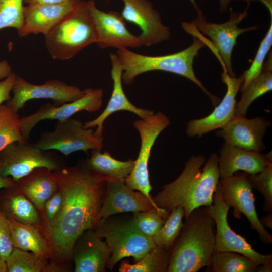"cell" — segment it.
Wrapping results in <instances>:
<instances>
[{"label":"cell","instance_id":"obj_1","mask_svg":"<svg viewBox=\"0 0 272 272\" xmlns=\"http://www.w3.org/2000/svg\"><path fill=\"white\" fill-rule=\"evenodd\" d=\"M61 193L60 209L49 222L44 223L42 235L57 262L70 260L79 236L93 229L103 202L106 182L110 178L96 174L84 162L52 171Z\"/></svg>","mask_w":272,"mask_h":272},{"label":"cell","instance_id":"obj_2","mask_svg":"<svg viewBox=\"0 0 272 272\" xmlns=\"http://www.w3.org/2000/svg\"><path fill=\"white\" fill-rule=\"evenodd\" d=\"M219 178L217 153H213L207 159L203 155H193L181 174L163 185L153 200L157 206L169 213L175 207H183L186 219L194 209L212 205Z\"/></svg>","mask_w":272,"mask_h":272},{"label":"cell","instance_id":"obj_3","mask_svg":"<svg viewBox=\"0 0 272 272\" xmlns=\"http://www.w3.org/2000/svg\"><path fill=\"white\" fill-rule=\"evenodd\" d=\"M203 206L194 209L170 249L167 272H197L208 266L214 251L215 222Z\"/></svg>","mask_w":272,"mask_h":272},{"label":"cell","instance_id":"obj_4","mask_svg":"<svg viewBox=\"0 0 272 272\" xmlns=\"http://www.w3.org/2000/svg\"><path fill=\"white\" fill-rule=\"evenodd\" d=\"M207 43L198 36H194L193 43L179 52L159 56L143 55L128 49H118L116 54L121 64L122 82L131 85L137 77L143 73L162 71L174 73L189 79L198 86L210 98L214 105L219 100L211 94L196 77L193 67L194 58Z\"/></svg>","mask_w":272,"mask_h":272},{"label":"cell","instance_id":"obj_5","mask_svg":"<svg viewBox=\"0 0 272 272\" xmlns=\"http://www.w3.org/2000/svg\"><path fill=\"white\" fill-rule=\"evenodd\" d=\"M44 36L50 56L61 61L72 58L85 47L96 43L97 36L89 1L79 0L74 9Z\"/></svg>","mask_w":272,"mask_h":272},{"label":"cell","instance_id":"obj_6","mask_svg":"<svg viewBox=\"0 0 272 272\" xmlns=\"http://www.w3.org/2000/svg\"><path fill=\"white\" fill-rule=\"evenodd\" d=\"M93 230L99 237L105 239L111 251L106 267L110 270L124 258L132 257L135 262L139 261L156 246L153 238L140 232L131 220L124 221L109 217L101 219Z\"/></svg>","mask_w":272,"mask_h":272},{"label":"cell","instance_id":"obj_7","mask_svg":"<svg viewBox=\"0 0 272 272\" xmlns=\"http://www.w3.org/2000/svg\"><path fill=\"white\" fill-rule=\"evenodd\" d=\"M170 123L169 118L160 111L133 122L134 127L140 134V148L133 168L125 183L130 189L142 193L154 204L150 196L152 188L149 178V161L156 139Z\"/></svg>","mask_w":272,"mask_h":272},{"label":"cell","instance_id":"obj_8","mask_svg":"<svg viewBox=\"0 0 272 272\" xmlns=\"http://www.w3.org/2000/svg\"><path fill=\"white\" fill-rule=\"evenodd\" d=\"M47 151L28 141L13 142L0 151V174L16 182L37 168L54 171L61 167L59 160Z\"/></svg>","mask_w":272,"mask_h":272},{"label":"cell","instance_id":"obj_9","mask_svg":"<svg viewBox=\"0 0 272 272\" xmlns=\"http://www.w3.org/2000/svg\"><path fill=\"white\" fill-rule=\"evenodd\" d=\"M103 140L93 128H85L81 121L71 117L58 121L53 131L42 132L36 144L43 150H57L67 157L78 151L101 150Z\"/></svg>","mask_w":272,"mask_h":272},{"label":"cell","instance_id":"obj_10","mask_svg":"<svg viewBox=\"0 0 272 272\" xmlns=\"http://www.w3.org/2000/svg\"><path fill=\"white\" fill-rule=\"evenodd\" d=\"M221 196L225 202L234 209L235 218L240 219L244 214L252 229L258 233L261 241L266 244L272 243V235L260 223L255 208V198L248 174L237 171L232 176L219 180Z\"/></svg>","mask_w":272,"mask_h":272},{"label":"cell","instance_id":"obj_11","mask_svg":"<svg viewBox=\"0 0 272 272\" xmlns=\"http://www.w3.org/2000/svg\"><path fill=\"white\" fill-rule=\"evenodd\" d=\"M250 4L247 3V8L242 13H237L230 8V19L223 23L207 22L200 10L197 11V17L191 23L195 28L211 39L219 54L224 71L231 77H235L232 67L231 56L238 37L246 31L258 28L257 26L246 28L238 27L239 24L247 17Z\"/></svg>","mask_w":272,"mask_h":272},{"label":"cell","instance_id":"obj_12","mask_svg":"<svg viewBox=\"0 0 272 272\" xmlns=\"http://www.w3.org/2000/svg\"><path fill=\"white\" fill-rule=\"evenodd\" d=\"M12 92L13 96L7 101L6 105L15 113L32 99H50L54 105L59 106L75 101L85 94L84 89L59 79H49L42 84L36 85L17 74Z\"/></svg>","mask_w":272,"mask_h":272},{"label":"cell","instance_id":"obj_13","mask_svg":"<svg viewBox=\"0 0 272 272\" xmlns=\"http://www.w3.org/2000/svg\"><path fill=\"white\" fill-rule=\"evenodd\" d=\"M229 208L222 199L219 181L213 203L209 206L210 214L216 226L214 251L238 252L256 259L261 264L271 261V254L264 255L257 252L244 237L231 228L227 220Z\"/></svg>","mask_w":272,"mask_h":272},{"label":"cell","instance_id":"obj_14","mask_svg":"<svg viewBox=\"0 0 272 272\" xmlns=\"http://www.w3.org/2000/svg\"><path fill=\"white\" fill-rule=\"evenodd\" d=\"M81 98L59 106L46 103L34 113L20 118V128L23 139L28 141L33 128L44 120H63L82 111L94 112L102 106L103 90L102 88H87Z\"/></svg>","mask_w":272,"mask_h":272},{"label":"cell","instance_id":"obj_15","mask_svg":"<svg viewBox=\"0 0 272 272\" xmlns=\"http://www.w3.org/2000/svg\"><path fill=\"white\" fill-rule=\"evenodd\" d=\"M89 8L97 36L96 44L100 48L118 50L143 46L139 36L131 33L126 27L121 14L114 11H102L93 0H89Z\"/></svg>","mask_w":272,"mask_h":272},{"label":"cell","instance_id":"obj_16","mask_svg":"<svg viewBox=\"0 0 272 272\" xmlns=\"http://www.w3.org/2000/svg\"><path fill=\"white\" fill-rule=\"evenodd\" d=\"M155 210L164 219L169 213L152 202L140 191L129 188L125 182L110 178L106 182L104 199L98 213L96 224L101 219L123 212Z\"/></svg>","mask_w":272,"mask_h":272},{"label":"cell","instance_id":"obj_17","mask_svg":"<svg viewBox=\"0 0 272 272\" xmlns=\"http://www.w3.org/2000/svg\"><path fill=\"white\" fill-rule=\"evenodd\" d=\"M121 1L124 7L121 15L125 21L139 27L141 32L138 36L143 46H151L169 39L170 28L163 24L160 13L149 0Z\"/></svg>","mask_w":272,"mask_h":272},{"label":"cell","instance_id":"obj_18","mask_svg":"<svg viewBox=\"0 0 272 272\" xmlns=\"http://www.w3.org/2000/svg\"><path fill=\"white\" fill-rule=\"evenodd\" d=\"M221 78L227 86L223 99L210 114L188 122L186 131L189 137H200L212 130L222 128L235 117L236 96L243 83V75L236 78L223 71Z\"/></svg>","mask_w":272,"mask_h":272},{"label":"cell","instance_id":"obj_19","mask_svg":"<svg viewBox=\"0 0 272 272\" xmlns=\"http://www.w3.org/2000/svg\"><path fill=\"white\" fill-rule=\"evenodd\" d=\"M109 57L111 64L110 73L113 82L111 97L103 112L96 118L84 124L85 128L96 127L94 132L98 137H103L104 123L107 118L115 112L127 111L137 115L141 119L147 118L154 113L152 110L138 107L129 100L122 86L123 69L121 64L116 53H110Z\"/></svg>","mask_w":272,"mask_h":272},{"label":"cell","instance_id":"obj_20","mask_svg":"<svg viewBox=\"0 0 272 272\" xmlns=\"http://www.w3.org/2000/svg\"><path fill=\"white\" fill-rule=\"evenodd\" d=\"M271 122L263 117L248 119L234 117L223 128L216 132L225 142L248 151L261 152L265 148L263 142Z\"/></svg>","mask_w":272,"mask_h":272},{"label":"cell","instance_id":"obj_21","mask_svg":"<svg viewBox=\"0 0 272 272\" xmlns=\"http://www.w3.org/2000/svg\"><path fill=\"white\" fill-rule=\"evenodd\" d=\"M79 0L60 4H34L23 7V21L18 33L20 37L30 34L47 35L72 12Z\"/></svg>","mask_w":272,"mask_h":272},{"label":"cell","instance_id":"obj_22","mask_svg":"<svg viewBox=\"0 0 272 272\" xmlns=\"http://www.w3.org/2000/svg\"><path fill=\"white\" fill-rule=\"evenodd\" d=\"M111 256L106 243L93 229L83 233L76 241L71 259L76 272L105 271Z\"/></svg>","mask_w":272,"mask_h":272},{"label":"cell","instance_id":"obj_23","mask_svg":"<svg viewBox=\"0 0 272 272\" xmlns=\"http://www.w3.org/2000/svg\"><path fill=\"white\" fill-rule=\"evenodd\" d=\"M271 162V152L262 154L260 152L246 150L225 142L218 156L220 178L231 177L239 171L248 174H256Z\"/></svg>","mask_w":272,"mask_h":272},{"label":"cell","instance_id":"obj_24","mask_svg":"<svg viewBox=\"0 0 272 272\" xmlns=\"http://www.w3.org/2000/svg\"><path fill=\"white\" fill-rule=\"evenodd\" d=\"M17 186L39 210H43L46 201L58 189L53 172L46 168H37L15 182Z\"/></svg>","mask_w":272,"mask_h":272},{"label":"cell","instance_id":"obj_25","mask_svg":"<svg viewBox=\"0 0 272 272\" xmlns=\"http://www.w3.org/2000/svg\"><path fill=\"white\" fill-rule=\"evenodd\" d=\"M7 218L11 240L14 247L33 252L46 260L51 258L48 245L35 225L22 223Z\"/></svg>","mask_w":272,"mask_h":272},{"label":"cell","instance_id":"obj_26","mask_svg":"<svg viewBox=\"0 0 272 272\" xmlns=\"http://www.w3.org/2000/svg\"><path fill=\"white\" fill-rule=\"evenodd\" d=\"M4 189L0 196V209L7 217L24 224H39L40 218L34 205L22 194L16 184Z\"/></svg>","mask_w":272,"mask_h":272},{"label":"cell","instance_id":"obj_27","mask_svg":"<svg viewBox=\"0 0 272 272\" xmlns=\"http://www.w3.org/2000/svg\"><path fill=\"white\" fill-rule=\"evenodd\" d=\"M135 160L121 161L115 159L107 151L92 150L91 155L84 162L86 167L103 177L125 182L131 172Z\"/></svg>","mask_w":272,"mask_h":272},{"label":"cell","instance_id":"obj_28","mask_svg":"<svg viewBox=\"0 0 272 272\" xmlns=\"http://www.w3.org/2000/svg\"><path fill=\"white\" fill-rule=\"evenodd\" d=\"M272 55L269 54L264 63L261 73L251 81L241 91L239 101L236 103L234 117H246L248 108L257 98L271 91L272 89Z\"/></svg>","mask_w":272,"mask_h":272},{"label":"cell","instance_id":"obj_29","mask_svg":"<svg viewBox=\"0 0 272 272\" xmlns=\"http://www.w3.org/2000/svg\"><path fill=\"white\" fill-rule=\"evenodd\" d=\"M261 264L256 259L233 251H214L207 272H256Z\"/></svg>","mask_w":272,"mask_h":272},{"label":"cell","instance_id":"obj_30","mask_svg":"<svg viewBox=\"0 0 272 272\" xmlns=\"http://www.w3.org/2000/svg\"><path fill=\"white\" fill-rule=\"evenodd\" d=\"M170 259V252L156 245L139 261L130 264L127 260L120 264V272H167Z\"/></svg>","mask_w":272,"mask_h":272},{"label":"cell","instance_id":"obj_31","mask_svg":"<svg viewBox=\"0 0 272 272\" xmlns=\"http://www.w3.org/2000/svg\"><path fill=\"white\" fill-rule=\"evenodd\" d=\"M8 272L47 271L46 260L33 252L14 247L6 260Z\"/></svg>","mask_w":272,"mask_h":272},{"label":"cell","instance_id":"obj_32","mask_svg":"<svg viewBox=\"0 0 272 272\" xmlns=\"http://www.w3.org/2000/svg\"><path fill=\"white\" fill-rule=\"evenodd\" d=\"M184 215L181 206L171 210L163 226L152 237L156 245L170 250L184 225Z\"/></svg>","mask_w":272,"mask_h":272},{"label":"cell","instance_id":"obj_33","mask_svg":"<svg viewBox=\"0 0 272 272\" xmlns=\"http://www.w3.org/2000/svg\"><path fill=\"white\" fill-rule=\"evenodd\" d=\"M20 118L18 113L6 105H1L0 151L13 142L24 140L20 128Z\"/></svg>","mask_w":272,"mask_h":272},{"label":"cell","instance_id":"obj_34","mask_svg":"<svg viewBox=\"0 0 272 272\" xmlns=\"http://www.w3.org/2000/svg\"><path fill=\"white\" fill-rule=\"evenodd\" d=\"M23 0H0V30L15 29L18 33L23 21Z\"/></svg>","mask_w":272,"mask_h":272},{"label":"cell","instance_id":"obj_35","mask_svg":"<svg viewBox=\"0 0 272 272\" xmlns=\"http://www.w3.org/2000/svg\"><path fill=\"white\" fill-rule=\"evenodd\" d=\"M272 45V21L268 31L261 41L254 60L248 69L242 74L244 81L240 88L242 91L249 82L261 73L266 56Z\"/></svg>","mask_w":272,"mask_h":272},{"label":"cell","instance_id":"obj_36","mask_svg":"<svg viewBox=\"0 0 272 272\" xmlns=\"http://www.w3.org/2000/svg\"><path fill=\"white\" fill-rule=\"evenodd\" d=\"M248 178L252 187L258 190L264 197L263 210L267 212H272V162L261 171L248 174Z\"/></svg>","mask_w":272,"mask_h":272},{"label":"cell","instance_id":"obj_37","mask_svg":"<svg viewBox=\"0 0 272 272\" xmlns=\"http://www.w3.org/2000/svg\"><path fill=\"white\" fill-rule=\"evenodd\" d=\"M130 219L133 225L143 234L153 237L164 224V219L155 210L133 213Z\"/></svg>","mask_w":272,"mask_h":272},{"label":"cell","instance_id":"obj_38","mask_svg":"<svg viewBox=\"0 0 272 272\" xmlns=\"http://www.w3.org/2000/svg\"><path fill=\"white\" fill-rule=\"evenodd\" d=\"M13 247L8 218L0 209V255L5 261Z\"/></svg>","mask_w":272,"mask_h":272},{"label":"cell","instance_id":"obj_39","mask_svg":"<svg viewBox=\"0 0 272 272\" xmlns=\"http://www.w3.org/2000/svg\"><path fill=\"white\" fill-rule=\"evenodd\" d=\"M62 202V196L58 189L46 201L43 211L45 220L44 223L50 221L60 209Z\"/></svg>","mask_w":272,"mask_h":272},{"label":"cell","instance_id":"obj_40","mask_svg":"<svg viewBox=\"0 0 272 272\" xmlns=\"http://www.w3.org/2000/svg\"><path fill=\"white\" fill-rule=\"evenodd\" d=\"M16 74L12 72L5 79L0 81V106L5 101H8L10 98V93L12 91Z\"/></svg>","mask_w":272,"mask_h":272},{"label":"cell","instance_id":"obj_41","mask_svg":"<svg viewBox=\"0 0 272 272\" xmlns=\"http://www.w3.org/2000/svg\"><path fill=\"white\" fill-rule=\"evenodd\" d=\"M12 72V68L7 60L0 61V81L7 78Z\"/></svg>","mask_w":272,"mask_h":272},{"label":"cell","instance_id":"obj_42","mask_svg":"<svg viewBox=\"0 0 272 272\" xmlns=\"http://www.w3.org/2000/svg\"><path fill=\"white\" fill-rule=\"evenodd\" d=\"M191 3L192 4L194 8L197 11H199L200 9L198 8V5L195 2V0H190ZM233 1H244L248 3H250V0H219L220 4V11L221 12L226 11L228 6L231 2Z\"/></svg>","mask_w":272,"mask_h":272},{"label":"cell","instance_id":"obj_43","mask_svg":"<svg viewBox=\"0 0 272 272\" xmlns=\"http://www.w3.org/2000/svg\"><path fill=\"white\" fill-rule=\"evenodd\" d=\"M73 0H23L27 5L34 4H60Z\"/></svg>","mask_w":272,"mask_h":272},{"label":"cell","instance_id":"obj_44","mask_svg":"<svg viewBox=\"0 0 272 272\" xmlns=\"http://www.w3.org/2000/svg\"><path fill=\"white\" fill-rule=\"evenodd\" d=\"M16 182L10 177H3L0 174V189L12 187Z\"/></svg>","mask_w":272,"mask_h":272},{"label":"cell","instance_id":"obj_45","mask_svg":"<svg viewBox=\"0 0 272 272\" xmlns=\"http://www.w3.org/2000/svg\"><path fill=\"white\" fill-rule=\"evenodd\" d=\"M260 220V223L264 227L272 229V212L262 217Z\"/></svg>","mask_w":272,"mask_h":272},{"label":"cell","instance_id":"obj_46","mask_svg":"<svg viewBox=\"0 0 272 272\" xmlns=\"http://www.w3.org/2000/svg\"><path fill=\"white\" fill-rule=\"evenodd\" d=\"M257 272H271L272 261L265 263L260 264L257 268Z\"/></svg>","mask_w":272,"mask_h":272},{"label":"cell","instance_id":"obj_47","mask_svg":"<svg viewBox=\"0 0 272 272\" xmlns=\"http://www.w3.org/2000/svg\"><path fill=\"white\" fill-rule=\"evenodd\" d=\"M260 1L261 3H262L266 7L267 9L268 10L271 18L272 15V0H250V1Z\"/></svg>","mask_w":272,"mask_h":272},{"label":"cell","instance_id":"obj_48","mask_svg":"<svg viewBox=\"0 0 272 272\" xmlns=\"http://www.w3.org/2000/svg\"><path fill=\"white\" fill-rule=\"evenodd\" d=\"M0 272H8L7 265L6 261L0 255Z\"/></svg>","mask_w":272,"mask_h":272}]
</instances>
